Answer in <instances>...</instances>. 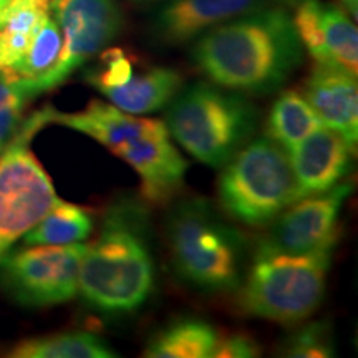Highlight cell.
I'll list each match as a JSON object with an SVG mask.
<instances>
[{
    "mask_svg": "<svg viewBox=\"0 0 358 358\" xmlns=\"http://www.w3.org/2000/svg\"><path fill=\"white\" fill-rule=\"evenodd\" d=\"M332 327L320 320L303 325L285 340L282 355L295 358H329L337 355Z\"/></svg>",
    "mask_w": 358,
    "mask_h": 358,
    "instance_id": "24",
    "label": "cell"
},
{
    "mask_svg": "<svg viewBox=\"0 0 358 358\" xmlns=\"http://www.w3.org/2000/svg\"><path fill=\"white\" fill-rule=\"evenodd\" d=\"M171 262L179 279L203 292H236L245 275L244 236L203 198L174 204L166 219Z\"/></svg>",
    "mask_w": 358,
    "mask_h": 358,
    "instance_id": "4",
    "label": "cell"
},
{
    "mask_svg": "<svg viewBox=\"0 0 358 358\" xmlns=\"http://www.w3.org/2000/svg\"><path fill=\"white\" fill-rule=\"evenodd\" d=\"M221 335L201 319H179L159 330L145 348L148 358H209Z\"/></svg>",
    "mask_w": 358,
    "mask_h": 358,
    "instance_id": "17",
    "label": "cell"
},
{
    "mask_svg": "<svg viewBox=\"0 0 358 358\" xmlns=\"http://www.w3.org/2000/svg\"><path fill=\"white\" fill-rule=\"evenodd\" d=\"M301 0H168L153 19V35L168 47L189 43L224 22L271 7L297 6Z\"/></svg>",
    "mask_w": 358,
    "mask_h": 358,
    "instance_id": "14",
    "label": "cell"
},
{
    "mask_svg": "<svg viewBox=\"0 0 358 358\" xmlns=\"http://www.w3.org/2000/svg\"><path fill=\"white\" fill-rule=\"evenodd\" d=\"M150 232V214L140 201L122 198L108 206L80 264L77 294L85 306L111 317L145 306L155 287Z\"/></svg>",
    "mask_w": 358,
    "mask_h": 358,
    "instance_id": "2",
    "label": "cell"
},
{
    "mask_svg": "<svg viewBox=\"0 0 358 358\" xmlns=\"http://www.w3.org/2000/svg\"><path fill=\"white\" fill-rule=\"evenodd\" d=\"M13 358H111L118 357L100 335L83 330L25 338L12 348Z\"/></svg>",
    "mask_w": 358,
    "mask_h": 358,
    "instance_id": "18",
    "label": "cell"
},
{
    "mask_svg": "<svg viewBox=\"0 0 358 358\" xmlns=\"http://www.w3.org/2000/svg\"><path fill=\"white\" fill-rule=\"evenodd\" d=\"M335 248L303 254L257 249L239 290L245 315L299 324L320 307Z\"/></svg>",
    "mask_w": 358,
    "mask_h": 358,
    "instance_id": "6",
    "label": "cell"
},
{
    "mask_svg": "<svg viewBox=\"0 0 358 358\" xmlns=\"http://www.w3.org/2000/svg\"><path fill=\"white\" fill-rule=\"evenodd\" d=\"M47 15L48 8L29 7L17 12L0 27V73L19 64Z\"/></svg>",
    "mask_w": 358,
    "mask_h": 358,
    "instance_id": "22",
    "label": "cell"
},
{
    "mask_svg": "<svg viewBox=\"0 0 358 358\" xmlns=\"http://www.w3.org/2000/svg\"><path fill=\"white\" fill-rule=\"evenodd\" d=\"M47 122L87 134L123 159L140 176L146 203L166 204L185 185L189 163L161 120L141 118L111 103L92 100L77 113H62L47 105Z\"/></svg>",
    "mask_w": 358,
    "mask_h": 358,
    "instance_id": "3",
    "label": "cell"
},
{
    "mask_svg": "<svg viewBox=\"0 0 358 358\" xmlns=\"http://www.w3.org/2000/svg\"><path fill=\"white\" fill-rule=\"evenodd\" d=\"M350 194L352 186L338 182L332 189L295 201L268 224L271 227L257 249L303 254L335 248L340 213Z\"/></svg>",
    "mask_w": 358,
    "mask_h": 358,
    "instance_id": "12",
    "label": "cell"
},
{
    "mask_svg": "<svg viewBox=\"0 0 358 358\" xmlns=\"http://www.w3.org/2000/svg\"><path fill=\"white\" fill-rule=\"evenodd\" d=\"M52 17L60 27L62 52L47 75L25 82L37 98L65 83L80 66L108 48L122 34L124 15L116 0H50Z\"/></svg>",
    "mask_w": 358,
    "mask_h": 358,
    "instance_id": "10",
    "label": "cell"
},
{
    "mask_svg": "<svg viewBox=\"0 0 358 358\" xmlns=\"http://www.w3.org/2000/svg\"><path fill=\"white\" fill-rule=\"evenodd\" d=\"M320 124L319 116L302 93L287 90L272 105L266 129L267 136L289 153Z\"/></svg>",
    "mask_w": 358,
    "mask_h": 358,
    "instance_id": "20",
    "label": "cell"
},
{
    "mask_svg": "<svg viewBox=\"0 0 358 358\" xmlns=\"http://www.w3.org/2000/svg\"><path fill=\"white\" fill-rule=\"evenodd\" d=\"M169 134L186 153L222 168L254 136L259 111L244 93L211 83L181 88L166 106Z\"/></svg>",
    "mask_w": 358,
    "mask_h": 358,
    "instance_id": "5",
    "label": "cell"
},
{
    "mask_svg": "<svg viewBox=\"0 0 358 358\" xmlns=\"http://www.w3.org/2000/svg\"><path fill=\"white\" fill-rule=\"evenodd\" d=\"M62 43H64V38H62L60 27L48 13L47 19L38 27L37 34L34 35L25 55L12 70L6 71V75L25 80V82L38 80L55 66L62 52Z\"/></svg>",
    "mask_w": 358,
    "mask_h": 358,
    "instance_id": "21",
    "label": "cell"
},
{
    "mask_svg": "<svg viewBox=\"0 0 358 358\" xmlns=\"http://www.w3.org/2000/svg\"><path fill=\"white\" fill-rule=\"evenodd\" d=\"M337 6L350 17L352 20H357L358 17V0H337Z\"/></svg>",
    "mask_w": 358,
    "mask_h": 358,
    "instance_id": "27",
    "label": "cell"
},
{
    "mask_svg": "<svg viewBox=\"0 0 358 358\" xmlns=\"http://www.w3.org/2000/svg\"><path fill=\"white\" fill-rule=\"evenodd\" d=\"M100 64L87 73V82L110 103L129 115H150L164 110L182 88V77L169 66L134 69L122 48H105Z\"/></svg>",
    "mask_w": 358,
    "mask_h": 358,
    "instance_id": "11",
    "label": "cell"
},
{
    "mask_svg": "<svg viewBox=\"0 0 358 358\" xmlns=\"http://www.w3.org/2000/svg\"><path fill=\"white\" fill-rule=\"evenodd\" d=\"M50 0H0V27L15 15L17 12L24 10L29 7H42L48 8Z\"/></svg>",
    "mask_w": 358,
    "mask_h": 358,
    "instance_id": "26",
    "label": "cell"
},
{
    "mask_svg": "<svg viewBox=\"0 0 358 358\" xmlns=\"http://www.w3.org/2000/svg\"><path fill=\"white\" fill-rule=\"evenodd\" d=\"M222 211L245 226H268L301 199L289 155L268 136L250 138L222 166L217 182Z\"/></svg>",
    "mask_w": 358,
    "mask_h": 358,
    "instance_id": "7",
    "label": "cell"
},
{
    "mask_svg": "<svg viewBox=\"0 0 358 358\" xmlns=\"http://www.w3.org/2000/svg\"><path fill=\"white\" fill-rule=\"evenodd\" d=\"M303 98L320 123L342 134L357 151L358 85L357 75L337 66L315 64L303 85Z\"/></svg>",
    "mask_w": 358,
    "mask_h": 358,
    "instance_id": "16",
    "label": "cell"
},
{
    "mask_svg": "<svg viewBox=\"0 0 358 358\" xmlns=\"http://www.w3.org/2000/svg\"><path fill=\"white\" fill-rule=\"evenodd\" d=\"M34 98L24 80L0 73V153L15 136L25 106Z\"/></svg>",
    "mask_w": 358,
    "mask_h": 358,
    "instance_id": "23",
    "label": "cell"
},
{
    "mask_svg": "<svg viewBox=\"0 0 358 358\" xmlns=\"http://www.w3.org/2000/svg\"><path fill=\"white\" fill-rule=\"evenodd\" d=\"M87 244L25 245L0 256V289L27 308H45L71 301Z\"/></svg>",
    "mask_w": 358,
    "mask_h": 358,
    "instance_id": "9",
    "label": "cell"
},
{
    "mask_svg": "<svg viewBox=\"0 0 358 358\" xmlns=\"http://www.w3.org/2000/svg\"><path fill=\"white\" fill-rule=\"evenodd\" d=\"M353 153L345 138L332 128L320 124L313 129L287 153L301 198L337 186L350 171Z\"/></svg>",
    "mask_w": 358,
    "mask_h": 358,
    "instance_id": "15",
    "label": "cell"
},
{
    "mask_svg": "<svg viewBox=\"0 0 358 358\" xmlns=\"http://www.w3.org/2000/svg\"><path fill=\"white\" fill-rule=\"evenodd\" d=\"M93 227L95 221L88 209L60 199L22 239L24 245H70L85 243Z\"/></svg>",
    "mask_w": 358,
    "mask_h": 358,
    "instance_id": "19",
    "label": "cell"
},
{
    "mask_svg": "<svg viewBox=\"0 0 358 358\" xmlns=\"http://www.w3.org/2000/svg\"><path fill=\"white\" fill-rule=\"evenodd\" d=\"M47 122V106L22 122L0 153V256L45 217L60 198L30 143Z\"/></svg>",
    "mask_w": 358,
    "mask_h": 358,
    "instance_id": "8",
    "label": "cell"
},
{
    "mask_svg": "<svg viewBox=\"0 0 358 358\" xmlns=\"http://www.w3.org/2000/svg\"><path fill=\"white\" fill-rule=\"evenodd\" d=\"M261 355L259 343L248 334H232L219 337L213 357L216 358H254Z\"/></svg>",
    "mask_w": 358,
    "mask_h": 358,
    "instance_id": "25",
    "label": "cell"
},
{
    "mask_svg": "<svg viewBox=\"0 0 358 358\" xmlns=\"http://www.w3.org/2000/svg\"><path fill=\"white\" fill-rule=\"evenodd\" d=\"M302 47L315 64L337 66L358 73V32L352 20L337 3L322 0H301L292 17Z\"/></svg>",
    "mask_w": 358,
    "mask_h": 358,
    "instance_id": "13",
    "label": "cell"
},
{
    "mask_svg": "<svg viewBox=\"0 0 358 358\" xmlns=\"http://www.w3.org/2000/svg\"><path fill=\"white\" fill-rule=\"evenodd\" d=\"M191 62L214 85L268 95L292 77L303 62V47L284 7H271L224 22L199 35Z\"/></svg>",
    "mask_w": 358,
    "mask_h": 358,
    "instance_id": "1",
    "label": "cell"
}]
</instances>
